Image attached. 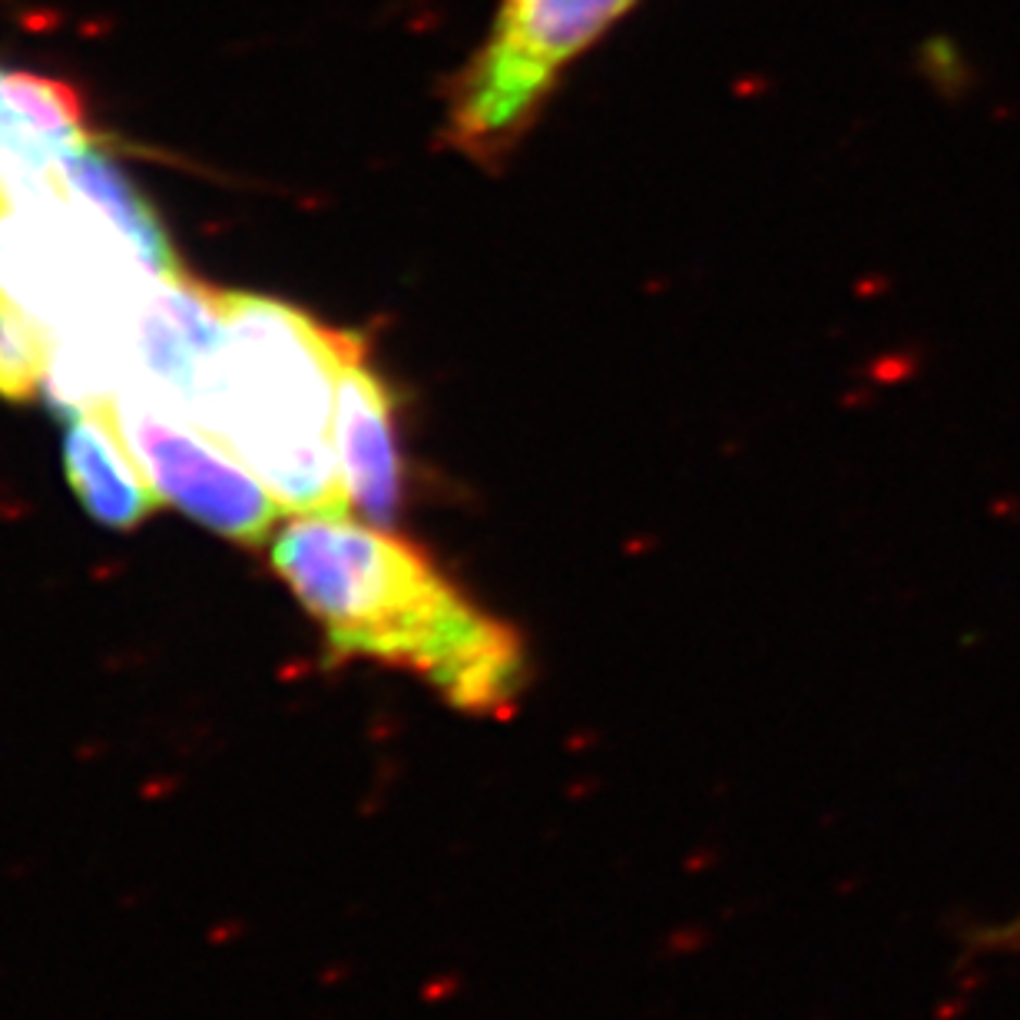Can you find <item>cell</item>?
<instances>
[{
    "label": "cell",
    "mask_w": 1020,
    "mask_h": 1020,
    "mask_svg": "<svg viewBox=\"0 0 1020 1020\" xmlns=\"http://www.w3.org/2000/svg\"><path fill=\"white\" fill-rule=\"evenodd\" d=\"M633 0H503L494 34L464 70L448 139L477 162L503 159L534 123L560 70L630 11Z\"/></svg>",
    "instance_id": "cell-3"
},
{
    "label": "cell",
    "mask_w": 1020,
    "mask_h": 1020,
    "mask_svg": "<svg viewBox=\"0 0 1020 1020\" xmlns=\"http://www.w3.org/2000/svg\"><path fill=\"white\" fill-rule=\"evenodd\" d=\"M107 411L159 500L229 541L255 547L269 537L282 503L146 378L130 375Z\"/></svg>",
    "instance_id": "cell-4"
},
{
    "label": "cell",
    "mask_w": 1020,
    "mask_h": 1020,
    "mask_svg": "<svg viewBox=\"0 0 1020 1020\" xmlns=\"http://www.w3.org/2000/svg\"><path fill=\"white\" fill-rule=\"evenodd\" d=\"M63 467L90 518L110 531L139 527L159 503V494L139 474L107 408L66 417Z\"/></svg>",
    "instance_id": "cell-8"
},
{
    "label": "cell",
    "mask_w": 1020,
    "mask_h": 1020,
    "mask_svg": "<svg viewBox=\"0 0 1020 1020\" xmlns=\"http://www.w3.org/2000/svg\"><path fill=\"white\" fill-rule=\"evenodd\" d=\"M47 335L0 308V398L34 401L47 385Z\"/></svg>",
    "instance_id": "cell-10"
},
{
    "label": "cell",
    "mask_w": 1020,
    "mask_h": 1020,
    "mask_svg": "<svg viewBox=\"0 0 1020 1020\" xmlns=\"http://www.w3.org/2000/svg\"><path fill=\"white\" fill-rule=\"evenodd\" d=\"M362 338L308 312L222 292V345L196 417L295 514H349L338 461V388Z\"/></svg>",
    "instance_id": "cell-2"
},
{
    "label": "cell",
    "mask_w": 1020,
    "mask_h": 1020,
    "mask_svg": "<svg viewBox=\"0 0 1020 1020\" xmlns=\"http://www.w3.org/2000/svg\"><path fill=\"white\" fill-rule=\"evenodd\" d=\"M57 177L73 199L94 209L126 242V248L143 263L146 272L153 276L183 272L177 248L169 242L156 209L146 203L139 186L123 173L120 162H113L94 139L66 153Z\"/></svg>",
    "instance_id": "cell-9"
},
{
    "label": "cell",
    "mask_w": 1020,
    "mask_h": 1020,
    "mask_svg": "<svg viewBox=\"0 0 1020 1020\" xmlns=\"http://www.w3.org/2000/svg\"><path fill=\"white\" fill-rule=\"evenodd\" d=\"M87 139L73 87L37 73L0 70V190L8 196L57 193L63 156Z\"/></svg>",
    "instance_id": "cell-6"
},
{
    "label": "cell",
    "mask_w": 1020,
    "mask_h": 1020,
    "mask_svg": "<svg viewBox=\"0 0 1020 1020\" xmlns=\"http://www.w3.org/2000/svg\"><path fill=\"white\" fill-rule=\"evenodd\" d=\"M272 567L335 663L404 669L467 716L518 709L531 676L518 630L481 610L411 541L349 514H299L276 534Z\"/></svg>",
    "instance_id": "cell-1"
},
{
    "label": "cell",
    "mask_w": 1020,
    "mask_h": 1020,
    "mask_svg": "<svg viewBox=\"0 0 1020 1020\" xmlns=\"http://www.w3.org/2000/svg\"><path fill=\"white\" fill-rule=\"evenodd\" d=\"M222 345V292L186 272L149 276L133 315L136 375L199 417Z\"/></svg>",
    "instance_id": "cell-5"
},
{
    "label": "cell",
    "mask_w": 1020,
    "mask_h": 1020,
    "mask_svg": "<svg viewBox=\"0 0 1020 1020\" xmlns=\"http://www.w3.org/2000/svg\"><path fill=\"white\" fill-rule=\"evenodd\" d=\"M338 461L349 507L368 524H391L404 490L394 398L385 378L368 365L365 345L349 355L338 388Z\"/></svg>",
    "instance_id": "cell-7"
}]
</instances>
